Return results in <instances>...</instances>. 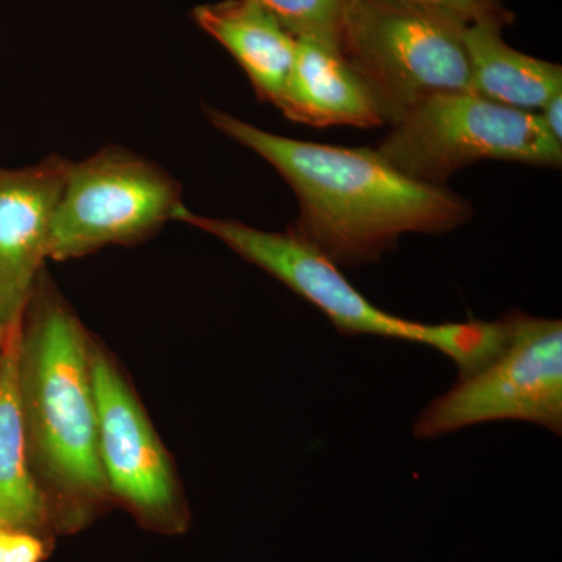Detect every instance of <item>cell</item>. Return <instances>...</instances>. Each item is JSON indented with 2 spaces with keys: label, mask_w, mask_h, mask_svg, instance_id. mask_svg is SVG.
<instances>
[{
  "label": "cell",
  "mask_w": 562,
  "mask_h": 562,
  "mask_svg": "<svg viewBox=\"0 0 562 562\" xmlns=\"http://www.w3.org/2000/svg\"><path fill=\"white\" fill-rule=\"evenodd\" d=\"M505 25L473 22L464 33L473 94L512 109L541 110L562 92V68L513 49L502 38Z\"/></svg>",
  "instance_id": "4fadbf2b"
},
{
  "label": "cell",
  "mask_w": 562,
  "mask_h": 562,
  "mask_svg": "<svg viewBox=\"0 0 562 562\" xmlns=\"http://www.w3.org/2000/svg\"><path fill=\"white\" fill-rule=\"evenodd\" d=\"M203 111L286 180L301 205L288 232L339 268L379 261L406 233L439 235L471 220L468 201L405 176L376 150L284 138L213 106Z\"/></svg>",
  "instance_id": "6da1fadb"
},
{
  "label": "cell",
  "mask_w": 562,
  "mask_h": 562,
  "mask_svg": "<svg viewBox=\"0 0 562 562\" xmlns=\"http://www.w3.org/2000/svg\"><path fill=\"white\" fill-rule=\"evenodd\" d=\"M91 336L41 272L18 341V394L33 479L55 535H74L113 505L99 457Z\"/></svg>",
  "instance_id": "7a4b0ae2"
},
{
  "label": "cell",
  "mask_w": 562,
  "mask_h": 562,
  "mask_svg": "<svg viewBox=\"0 0 562 562\" xmlns=\"http://www.w3.org/2000/svg\"><path fill=\"white\" fill-rule=\"evenodd\" d=\"M0 349H2V339H0Z\"/></svg>",
  "instance_id": "ac0fdd59"
},
{
  "label": "cell",
  "mask_w": 562,
  "mask_h": 562,
  "mask_svg": "<svg viewBox=\"0 0 562 562\" xmlns=\"http://www.w3.org/2000/svg\"><path fill=\"white\" fill-rule=\"evenodd\" d=\"M501 319V349L422 409L414 438L432 441L498 420L530 422L562 435V322L522 312Z\"/></svg>",
  "instance_id": "8992f818"
},
{
  "label": "cell",
  "mask_w": 562,
  "mask_h": 562,
  "mask_svg": "<svg viewBox=\"0 0 562 562\" xmlns=\"http://www.w3.org/2000/svg\"><path fill=\"white\" fill-rule=\"evenodd\" d=\"M465 29L452 14L402 0H351L339 52L395 125L432 95L472 92Z\"/></svg>",
  "instance_id": "277c9868"
},
{
  "label": "cell",
  "mask_w": 562,
  "mask_h": 562,
  "mask_svg": "<svg viewBox=\"0 0 562 562\" xmlns=\"http://www.w3.org/2000/svg\"><path fill=\"white\" fill-rule=\"evenodd\" d=\"M68 160L49 155L21 169L0 168V339L20 327L49 250L52 220Z\"/></svg>",
  "instance_id": "9c48e42d"
},
{
  "label": "cell",
  "mask_w": 562,
  "mask_h": 562,
  "mask_svg": "<svg viewBox=\"0 0 562 562\" xmlns=\"http://www.w3.org/2000/svg\"><path fill=\"white\" fill-rule=\"evenodd\" d=\"M195 24L220 41L261 101L280 110L294 68L297 38L258 0H222L192 10Z\"/></svg>",
  "instance_id": "30bf717a"
},
{
  "label": "cell",
  "mask_w": 562,
  "mask_h": 562,
  "mask_svg": "<svg viewBox=\"0 0 562 562\" xmlns=\"http://www.w3.org/2000/svg\"><path fill=\"white\" fill-rule=\"evenodd\" d=\"M281 113L313 127L351 125L375 128L386 124L364 81L336 47L297 38L294 68Z\"/></svg>",
  "instance_id": "8fae6325"
},
{
  "label": "cell",
  "mask_w": 562,
  "mask_h": 562,
  "mask_svg": "<svg viewBox=\"0 0 562 562\" xmlns=\"http://www.w3.org/2000/svg\"><path fill=\"white\" fill-rule=\"evenodd\" d=\"M54 550V539L0 522V562H43Z\"/></svg>",
  "instance_id": "2e32d148"
},
{
  "label": "cell",
  "mask_w": 562,
  "mask_h": 562,
  "mask_svg": "<svg viewBox=\"0 0 562 562\" xmlns=\"http://www.w3.org/2000/svg\"><path fill=\"white\" fill-rule=\"evenodd\" d=\"M402 2L452 14L468 25L473 22L494 21L506 27L514 21L513 14L503 7L502 0H402Z\"/></svg>",
  "instance_id": "9a60e30c"
},
{
  "label": "cell",
  "mask_w": 562,
  "mask_h": 562,
  "mask_svg": "<svg viewBox=\"0 0 562 562\" xmlns=\"http://www.w3.org/2000/svg\"><path fill=\"white\" fill-rule=\"evenodd\" d=\"M295 38L339 49V32L351 0H258Z\"/></svg>",
  "instance_id": "5bb4252c"
},
{
  "label": "cell",
  "mask_w": 562,
  "mask_h": 562,
  "mask_svg": "<svg viewBox=\"0 0 562 562\" xmlns=\"http://www.w3.org/2000/svg\"><path fill=\"white\" fill-rule=\"evenodd\" d=\"M91 369L99 457L111 502L147 530L181 535L190 528L191 514L171 458L127 376L94 339Z\"/></svg>",
  "instance_id": "ba28073f"
},
{
  "label": "cell",
  "mask_w": 562,
  "mask_h": 562,
  "mask_svg": "<svg viewBox=\"0 0 562 562\" xmlns=\"http://www.w3.org/2000/svg\"><path fill=\"white\" fill-rule=\"evenodd\" d=\"M183 206L179 181L135 151L103 147L79 162L68 160L47 258L68 261L146 241Z\"/></svg>",
  "instance_id": "52a82bcc"
},
{
  "label": "cell",
  "mask_w": 562,
  "mask_h": 562,
  "mask_svg": "<svg viewBox=\"0 0 562 562\" xmlns=\"http://www.w3.org/2000/svg\"><path fill=\"white\" fill-rule=\"evenodd\" d=\"M176 221L209 233L244 260L271 273L313 303L341 335L424 344L450 358L460 375L494 357L505 339L501 319L422 324L383 312L346 279L338 265L290 232H265L235 220L205 217L187 206Z\"/></svg>",
  "instance_id": "3957f363"
},
{
  "label": "cell",
  "mask_w": 562,
  "mask_h": 562,
  "mask_svg": "<svg viewBox=\"0 0 562 562\" xmlns=\"http://www.w3.org/2000/svg\"><path fill=\"white\" fill-rule=\"evenodd\" d=\"M397 171L442 187L483 160L560 168L562 144L541 114L487 101L473 92L432 95L406 114L376 149Z\"/></svg>",
  "instance_id": "5b68a950"
},
{
  "label": "cell",
  "mask_w": 562,
  "mask_h": 562,
  "mask_svg": "<svg viewBox=\"0 0 562 562\" xmlns=\"http://www.w3.org/2000/svg\"><path fill=\"white\" fill-rule=\"evenodd\" d=\"M20 327L0 349V522L55 539L49 506L33 479L18 394Z\"/></svg>",
  "instance_id": "7c38bea8"
},
{
  "label": "cell",
  "mask_w": 562,
  "mask_h": 562,
  "mask_svg": "<svg viewBox=\"0 0 562 562\" xmlns=\"http://www.w3.org/2000/svg\"><path fill=\"white\" fill-rule=\"evenodd\" d=\"M541 110L539 114H541L547 131H549L550 135H552L558 143L562 144V92H558L557 95H553Z\"/></svg>",
  "instance_id": "e0dca14e"
}]
</instances>
